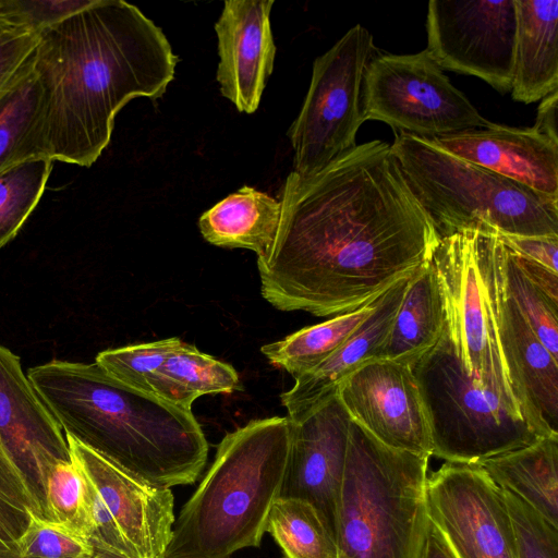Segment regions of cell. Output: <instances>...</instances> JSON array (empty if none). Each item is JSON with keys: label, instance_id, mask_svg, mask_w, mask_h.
Masks as SVG:
<instances>
[{"label": "cell", "instance_id": "38", "mask_svg": "<svg viewBox=\"0 0 558 558\" xmlns=\"http://www.w3.org/2000/svg\"><path fill=\"white\" fill-rule=\"evenodd\" d=\"M512 255L522 272L534 284L541 288L548 296H550L555 301H558V272H555L539 264L520 257L513 253Z\"/></svg>", "mask_w": 558, "mask_h": 558}, {"label": "cell", "instance_id": "1", "mask_svg": "<svg viewBox=\"0 0 558 558\" xmlns=\"http://www.w3.org/2000/svg\"><path fill=\"white\" fill-rule=\"evenodd\" d=\"M279 202L275 243L257 268L263 298L283 312L357 310L430 260L440 239L379 140L311 175L292 171Z\"/></svg>", "mask_w": 558, "mask_h": 558}, {"label": "cell", "instance_id": "30", "mask_svg": "<svg viewBox=\"0 0 558 558\" xmlns=\"http://www.w3.org/2000/svg\"><path fill=\"white\" fill-rule=\"evenodd\" d=\"M89 497L88 480L73 458L50 470L46 488L49 521L86 541L92 527Z\"/></svg>", "mask_w": 558, "mask_h": 558}, {"label": "cell", "instance_id": "6", "mask_svg": "<svg viewBox=\"0 0 558 558\" xmlns=\"http://www.w3.org/2000/svg\"><path fill=\"white\" fill-rule=\"evenodd\" d=\"M390 146L440 238L466 229L558 236V198L454 156L426 137L395 132Z\"/></svg>", "mask_w": 558, "mask_h": 558}, {"label": "cell", "instance_id": "10", "mask_svg": "<svg viewBox=\"0 0 558 558\" xmlns=\"http://www.w3.org/2000/svg\"><path fill=\"white\" fill-rule=\"evenodd\" d=\"M362 113L364 122L381 121L395 132L426 138L492 124L426 50L374 56L364 74Z\"/></svg>", "mask_w": 558, "mask_h": 558}, {"label": "cell", "instance_id": "40", "mask_svg": "<svg viewBox=\"0 0 558 558\" xmlns=\"http://www.w3.org/2000/svg\"><path fill=\"white\" fill-rule=\"evenodd\" d=\"M421 558H456L444 537L430 523Z\"/></svg>", "mask_w": 558, "mask_h": 558}, {"label": "cell", "instance_id": "3", "mask_svg": "<svg viewBox=\"0 0 558 558\" xmlns=\"http://www.w3.org/2000/svg\"><path fill=\"white\" fill-rule=\"evenodd\" d=\"M27 376L65 436L132 477L171 488L203 471L208 444L192 410L133 389L96 362L53 360Z\"/></svg>", "mask_w": 558, "mask_h": 558}, {"label": "cell", "instance_id": "42", "mask_svg": "<svg viewBox=\"0 0 558 558\" xmlns=\"http://www.w3.org/2000/svg\"><path fill=\"white\" fill-rule=\"evenodd\" d=\"M11 33H14V32H12V31L3 27L2 25H0V40H2L5 36H8Z\"/></svg>", "mask_w": 558, "mask_h": 558}, {"label": "cell", "instance_id": "21", "mask_svg": "<svg viewBox=\"0 0 558 558\" xmlns=\"http://www.w3.org/2000/svg\"><path fill=\"white\" fill-rule=\"evenodd\" d=\"M512 99L539 101L558 90V0H514Z\"/></svg>", "mask_w": 558, "mask_h": 558}, {"label": "cell", "instance_id": "2", "mask_svg": "<svg viewBox=\"0 0 558 558\" xmlns=\"http://www.w3.org/2000/svg\"><path fill=\"white\" fill-rule=\"evenodd\" d=\"M38 135L45 157L90 167L133 98L162 97L178 57L162 29L122 0L88 5L37 34Z\"/></svg>", "mask_w": 558, "mask_h": 558}, {"label": "cell", "instance_id": "26", "mask_svg": "<svg viewBox=\"0 0 558 558\" xmlns=\"http://www.w3.org/2000/svg\"><path fill=\"white\" fill-rule=\"evenodd\" d=\"M32 53L0 94V172L21 160L45 157L38 135L40 86Z\"/></svg>", "mask_w": 558, "mask_h": 558}, {"label": "cell", "instance_id": "36", "mask_svg": "<svg viewBox=\"0 0 558 558\" xmlns=\"http://www.w3.org/2000/svg\"><path fill=\"white\" fill-rule=\"evenodd\" d=\"M497 235L513 254L558 272V236Z\"/></svg>", "mask_w": 558, "mask_h": 558}, {"label": "cell", "instance_id": "24", "mask_svg": "<svg viewBox=\"0 0 558 558\" xmlns=\"http://www.w3.org/2000/svg\"><path fill=\"white\" fill-rule=\"evenodd\" d=\"M492 481L558 527V435L478 463Z\"/></svg>", "mask_w": 558, "mask_h": 558}, {"label": "cell", "instance_id": "8", "mask_svg": "<svg viewBox=\"0 0 558 558\" xmlns=\"http://www.w3.org/2000/svg\"><path fill=\"white\" fill-rule=\"evenodd\" d=\"M412 371L429 428L433 456L446 462L478 464L542 438L497 393L474 383L446 329Z\"/></svg>", "mask_w": 558, "mask_h": 558}, {"label": "cell", "instance_id": "27", "mask_svg": "<svg viewBox=\"0 0 558 558\" xmlns=\"http://www.w3.org/2000/svg\"><path fill=\"white\" fill-rule=\"evenodd\" d=\"M377 299L357 310L336 315L265 344L260 351L270 364L296 378L318 366L340 348L371 315Z\"/></svg>", "mask_w": 558, "mask_h": 558}, {"label": "cell", "instance_id": "33", "mask_svg": "<svg viewBox=\"0 0 558 558\" xmlns=\"http://www.w3.org/2000/svg\"><path fill=\"white\" fill-rule=\"evenodd\" d=\"M501 490L515 534L518 558H558V527L513 494Z\"/></svg>", "mask_w": 558, "mask_h": 558}, {"label": "cell", "instance_id": "14", "mask_svg": "<svg viewBox=\"0 0 558 558\" xmlns=\"http://www.w3.org/2000/svg\"><path fill=\"white\" fill-rule=\"evenodd\" d=\"M0 450L16 469L43 520L49 521L50 470L71 462L68 439L24 373L20 357L0 345Z\"/></svg>", "mask_w": 558, "mask_h": 558}, {"label": "cell", "instance_id": "11", "mask_svg": "<svg viewBox=\"0 0 558 558\" xmlns=\"http://www.w3.org/2000/svg\"><path fill=\"white\" fill-rule=\"evenodd\" d=\"M65 437L89 483L93 558H165L175 522L171 489L141 482Z\"/></svg>", "mask_w": 558, "mask_h": 558}, {"label": "cell", "instance_id": "15", "mask_svg": "<svg viewBox=\"0 0 558 558\" xmlns=\"http://www.w3.org/2000/svg\"><path fill=\"white\" fill-rule=\"evenodd\" d=\"M337 395L351 421L380 444L432 456L429 428L410 365L369 361L341 381Z\"/></svg>", "mask_w": 558, "mask_h": 558}, {"label": "cell", "instance_id": "22", "mask_svg": "<svg viewBox=\"0 0 558 558\" xmlns=\"http://www.w3.org/2000/svg\"><path fill=\"white\" fill-rule=\"evenodd\" d=\"M446 308L430 260L418 267L408 284L392 325L377 355L411 367L440 339Z\"/></svg>", "mask_w": 558, "mask_h": 558}, {"label": "cell", "instance_id": "41", "mask_svg": "<svg viewBox=\"0 0 558 558\" xmlns=\"http://www.w3.org/2000/svg\"><path fill=\"white\" fill-rule=\"evenodd\" d=\"M0 558H24L19 553L17 548L10 546L0 538Z\"/></svg>", "mask_w": 558, "mask_h": 558}, {"label": "cell", "instance_id": "5", "mask_svg": "<svg viewBox=\"0 0 558 558\" xmlns=\"http://www.w3.org/2000/svg\"><path fill=\"white\" fill-rule=\"evenodd\" d=\"M428 456L391 449L351 421L336 515L338 558H421Z\"/></svg>", "mask_w": 558, "mask_h": 558}, {"label": "cell", "instance_id": "39", "mask_svg": "<svg viewBox=\"0 0 558 558\" xmlns=\"http://www.w3.org/2000/svg\"><path fill=\"white\" fill-rule=\"evenodd\" d=\"M558 90L543 98L537 107L535 128L541 133L558 141L557 133Z\"/></svg>", "mask_w": 558, "mask_h": 558}, {"label": "cell", "instance_id": "25", "mask_svg": "<svg viewBox=\"0 0 558 558\" xmlns=\"http://www.w3.org/2000/svg\"><path fill=\"white\" fill-rule=\"evenodd\" d=\"M240 389L239 375L231 365L186 342L167 357L151 383L154 396L187 410L204 395Z\"/></svg>", "mask_w": 558, "mask_h": 558}, {"label": "cell", "instance_id": "12", "mask_svg": "<svg viewBox=\"0 0 558 558\" xmlns=\"http://www.w3.org/2000/svg\"><path fill=\"white\" fill-rule=\"evenodd\" d=\"M426 52L442 70L511 90L517 32L514 0H430Z\"/></svg>", "mask_w": 558, "mask_h": 558}, {"label": "cell", "instance_id": "4", "mask_svg": "<svg viewBox=\"0 0 558 558\" xmlns=\"http://www.w3.org/2000/svg\"><path fill=\"white\" fill-rule=\"evenodd\" d=\"M290 441L288 416L254 420L228 433L175 519L165 558H230L258 547L280 496Z\"/></svg>", "mask_w": 558, "mask_h": 558}, {"label": "cell", "instance_id": "28", "mask_svg": "<svg viewBox=\"0 0 558 558\" xmlns=\"http://www.w3.org/2000/svg\"><path fill=\"white\" fill-rule=\"evenodd\" d=\"M283 558H338L336 536L317 509L299 498L279 497L266 523Z\"/></svg>", "mask_w": 558, "mask_h": 558}, {"label": "cell", "instance_id": "19", "mask_svg": "<svg viewBox=\"0 0 558 558\" xmlns=\"http://www.w3.org/2000/svg\"><path fill=\"white\" fill-rule=\"evenodd\" d=\"M498 331L507 373L523 417L542 436L558 435V360L536 337L504 286Z\"/></svg>", "mask_w": 558, "mask_h": 558}, {"label": "cell", "instance_id": "34", "mask_svg": "<svg viewBox=\"0 0 558 558\" xmlns=\"http://www.w3.org/2000/svg\"><path fill=\"white\" fill-rule=\"evenodd\" d=\"M24 558H93L86 539L52 521L33 518L16 542Z\"/></svg>", "mask_w": 558, "mask_h": 558}, {"label": "cell", "instance_id": "37", "mask_svg": "<svg viewBox=\"0 0 558 558\" xmlns=\"http://www.w3.org/2000/svg\"><path fill=\"white\" fill-rule=\"evenodd\" d=\"M37 34L14 32L0 40V94L32 53Z\"/></svg>", "mask_w": 558, "mask_h": 558}, {"label": "cell", "instance_id": "29", "mask_svg": "<svg viewBox=\"0 0 558 558\" xmlns=\"http://www.w3.org/2000/svg\"><path fill=\"white\" fill-rule=\"evenodd\" d=\"M53 160L32 157L0 172V248L20 231L44 194Z\"/></svg>", "mask_w": 558, "mask_h": 558}, {"label": "cell", "instance_id": "23", "mask_svg": "<svg viewBox=\"0 0 558 558\" xmlns=\"http://www.w3.org/2000/svg\"><path fill=\"white\" fill-rule=\"evenodd\" d=\"M280 215L279 199L244 185L206 210L198 227L208 243L251 250L260 263L271 252Z\"/></svg>", "mask_w": 558, "mask_h": 558}, {"label": "cell", "instance_id": "18", "mask_svg": "<svg viewBox=\"0 0 558 558\" xmlns=\"http://www.w3.org/2000/svg\"><path fill=\"white\" fill-rule=\"evenodd\" d=\"M429 140L454 156L558 198V141L533 126L492 122Z\"/></svg>", "mask_w": 558, "mask_h": 558}, {"label": "cell", "instance_id": "16", "mask_svg": "<svg viewBox=\"0 0 558 558\" xmlns=\"http://www.w3.org/2000/svg\"><path fill=\"white\" fill-rule=\"evenodd\" d=\"M289 421L291 441L279 497L310 502L335 534L351 418L335 395Z\"/></svg>", "mask_w": 558, "mask_h": 558}, {"label": "cell", "instance_id": "20", "mask_svg": "<svg viewBox=\"0 0 558 558\" xmlns=\"http://www.w3.org/2000/svg\"><path fill=\"white\" fill-rule=\"evenodd\" d=\"M409 277L400 279L386 290L377 299L374 311L355 332L318 366L296 377L293 387L281 395L289 418L301 416L333 397L341 381L363 364L377 360L378 351L402 301Z\"/></svg>", "mask_w": 558, "mask_h": 558}, {"label": "cell", "instance_id": "13", "mask_svg": "<svg viewBox=\"0 0 558 558\" xmlns=\"http://www.w3.org/2000/svg\"><path fill=\"white\" fill-rule=\"evenodd\" d=\"M426 506L456 558H518L502 490L478 464L446 462L429 474Z\"/></svg>", "mask_w": 558, "mask_h": 558}, {"label": "cell", "instance_id": "17", "mask_svg": "<svg viewBox=\"0 0 558 558\" xmlns=\"http://www.w3.org/2000/svg\"><path fill=\"white\" fill-rule=\"evenodd\" d=\"M272 5V0H227L215 24L220 93L240 112L257 110L274 69Z\"/></svg>", "mask_w": 558, "mask_h": 558}, {"label": "cell", "instance_id": "35", "mask_svg": "<svg viewBox=\"0 0 558 558\" xmlns=\"http://www.w3.org/2000/svg\"><path fill=\"white\" fill-rule=\"evenodd\" d=\"M92 0H0V25L38 34L46 27L85 8Z\"/></svg>", "mask_w": 558, "mask_h": 558}, {"label": "cell", "instance_id": "7", "mask_svg": "<svg viewBox=\"0 0 558 558\" xmlns=\"http://www.w3.org/2000/svg\"><path fill=\"white\" fill-rule=\"evenodd\" d=\"M501 255L497 234L466 229L441 236L430 262L445 301V329L457 356L476 385L497 393L523 417L499 341Z\"/></svg>", "mask_w": 558, "mask_h": 558}, {"label": "cell", "instance_id": "32", "mask_svg": "<svg viewBox=\"0 0 558 558\" xmlns=\"http://www.w3.org/2000/svg\"><path fill=\"white\" fill-rule=\"evenodd\" d=\"M183 344L184 341L178 337L131 344L101 351L95 362L118 381L153 395L151 383L156 371Z\"/></svg>", "mask_w": 558, "mask_h": 558}, {"label": "cell", "instance_id": "31", "mask_svg": "<svg viewBox=\"0 0 558 558\" xmlns=\"http://www.w3.org/2000/svg\"><path fill=\"white\" fill-rule=\"evenodd\" d=\"M501 267L506 292L515 302L536 337L558 360V301L548 296L522 272L504 243Z\"/></svg>", "mask_w": 558, "mask_h": 558}, {"label": "cell", "instance_id": "9", "mask_svg": "<svg viewBox=\"0 0 558 558\" xmlns=\"http://www.w3.org/2000/svg\"><path fill=\"white\" fill-rule=\"evenodd\" d=\"M375 50L372 34L356 24L315 59L302 108L288 131L296 174L311 175L356 146L364 122L363 80Z\"/></svg>", "mask_w": 558, "mask_h": 558}]
</instances>
